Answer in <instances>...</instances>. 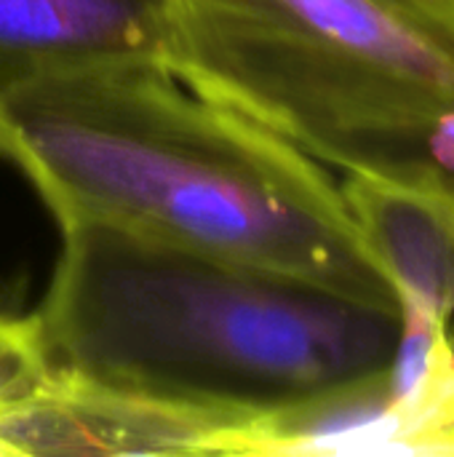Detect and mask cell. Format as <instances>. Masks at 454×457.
<instances>
[{"label": "cell", "mask_w": 454, "mask_h": 457, "mask_svg": "<svg viewBox=\"0 0 454 457\" xmlns=\"http://www.w3.org/2000/svg\"><path fill=\"white\" fill-rule=\"evenodd\" d=\"M166 64L343 174L428 161L454 0H171Z\"/></svg>", "instance_id": "3957f363"}, {"label": "cell", "mask_w": 454, "mask_h": 457, "mask_svg": "<svg viewBox=\"0 0 454 457\" xmlns=\"http://www.w3.org/2000/svg\"><path fill=\"white\" fill-rule=\"evenodd\" d=\"M0 155L59 228L249 262L401 316L324 166L166 62L88 67L0 99Z\"/></svg>", "instance_id": "6da1fadb"}, {"label": "cell", "mask_w": 454, "mask_h": 457, "mask_svg": "<svg viewBox=\"0 0 454 457\" xmlns=\"http://www.w3.org/2000/svg\"><path fill=\"white\" fill-rule=\"evenodd\" d=\"M62 233L35 324L48 361L72 375L265 418L391 367L396 313L102 225Z\"/></svg>", "instance_id": "7a4b0ae2"}, {"label": "cell", "mask_w": 454, "mask_h": 457, "mask_svg": "<svg viewBox=\"0 0 454 457\" xmlns=\"http://www.w3.org/2000/svg\"><path fill=\"white\" fill-rule=\"evenodd\" d=\"M171 0H0V99L118 62H166Z\"/></svg>", "instance_id": "8992f818"}, {"label": "cell", "mask_w": 454, "mask_h": 457, "mask_svg": "<svg viewBox=\"0 0 454 457\" xmlns=\"http://www.w3.org/2000/svg\"><path fill=\"white\" fill-rule=\"evenodd\" d=\"M260 423L102 386L45 356L0 402V455H254Z\"/></svg>", "instance_id": "277c9868"}, {"label": "cell", "mask_w": 454, "mask_h": 457, "mask_svg": "<svg viewBox=\"0 0 454 457\" xmlns=\"http://www.w3.org/2000/svg\"><path fill=\"white\" fill-rule=\"evenodd\" d=\"M43 343L35 316L13 319L0 313V399L40 361Z\"/></svg>", "instance_id": "52a82bcc"}, {"label": "cell", "mask_w": 454, "mask_h": 457, "mask_svg": "<svg viewBox=\"0 0 454 457\" xmlns=\"http://www.w3.org/2000/svg\"><path fill=\"white\" fill-rule=\"evenodd\" d=\"M345 204L393 287L447 329L454 321V179L431 161L345 171Z\"/></svg>", "instance_id": "5b68a950"}]
</instances>
